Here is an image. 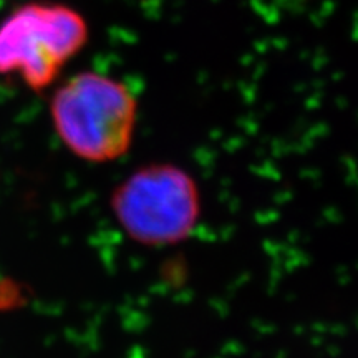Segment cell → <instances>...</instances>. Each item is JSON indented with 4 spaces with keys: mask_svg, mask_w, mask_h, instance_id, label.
<instances>
[{
    "mask_svg": "<svg viewBox=\"0 0 358 358\" xmlns=\"http://www.w3.org/2000/svg\"><path fill=\"white\" fill-rule=\"evenodd\" d=\"M110 208L134 243L168 248L194 232L201 217V192L196 179L178 164L150 163L115 187Z\"/></svg>",
    "mask_w": 358,
    "mask_h": 358,
    "instance_id": "2",
    "label": "cell"
},
{
    "mask_svg": "<svg viewBox=\"0 0 358 358\" xmlns=\"http://www.w3.org/2000/svg\"><path fill=\"white\" fill-rule=\"evenodd\" d=\"M90 38L85 17L60 2H29L0 22V75L47 90Z\"/></svg>",
    "mask_w": 358,
    "mask_h": 358,
    "instance_id": "3",
    "label": "cell"
},
{
    "mask_svg": "<svg viewBox=\"0 0 358 358\" xmlns=\"http://www.w3.org/2000/svg\"><path fill=\"white\" fill-rule=\"evenodd\" d=\"M50 118L58 140L92 164L123 158L134 140L138 101L127 85L98 71H80L53 93Z\"/></svg>",
    "mask_w": 358,
    "mask_h": 358,
    "instance_id": "1",
    "label": "cell"
}]
</instances>
